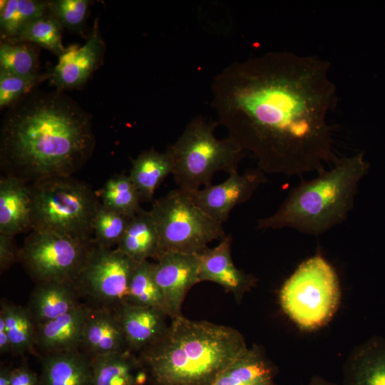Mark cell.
Returning <instances> with one entry per match:
<instances>
[{
	"instance_id": "16",
	"label": "cell",
	"mask_w": 385,
	"mask_h": 385,
	"mask_svg": "<svg viewBox=\"0 0 385 385\" xmlns=\"http://www.w3.org/2000/svg\"><path fill=\"white\" fill-rule=\"evenodd\" d=\"M81 346L91 358L128 350L114 309L100 307H88Z\"/></svg>"
},
{
	"instance_id": "7",
	"label": "cell",
	"mask_w": 385,
	"mask_h": 385,
	"mask_svg": "<svg viewBox=\"0 0 385 385\" xmlns=\"http://www.w3.org/2000/svg\"><path fill=\"white\" fill-rule=\"evenodd\" d=\"M339 298L337 274L321 255L302 262L286 280L279 293L284 312L304 329L324 324L335 312Z\"/></svg>"
},
{
	"instance_id": "12",
	"label": "cell",
	"mask_w": 385,
	"mask_h": 385,
	"mask_svg": "<svg viewBox=\"0 0 385 385\" xmlns=\"http://www.w3.org/2000/svg\"><path fill=\"white\" fill-rule=\"evenodd\" d=\"M154 263V277L170 319L182 315V304L188 292L199 282L197 254L169 252Z\"/></svg>"
},
{
	"instance_id": "26",
	"label": "cell",
	"mask_w": 385,
	"mask_h": 385,
	"mask_svg": "<svg viewBox=\"0 0 385 385\" xmlns=\"http://www.w3.org/2000/svg\"><path fill=\"white\" fill-rule=\"evenodd\" d=\"M50 14L49 1L1 0L0 31L4 41L15 40L29 23Z\"/></svg>"
},
{
	"instance_id": "15",
	"label": "cell",
	"mask_w": 385,
	"mask_h": 385,
	"mask_svg": "<svg viewBox=\"0 0 385 385\" xmlns=\"http://www.w3.org/2000/svg\"><path fill=\"white\" fill-rule=\"evenodd\" d=\"M130 351L142 352L158 342L168 324L164 312L148 307L123 302L114 309Z\"/></svg>"
},
{
	"instance_id": "21",
	"label": "cell",
	"mask_w": 385,
	"mask_h": 385,
	"mask_svg": "<svg viewBox=\"0 0 385 385\" xmlns=\"http://www.w3.org/2000/svg\"><path fill=\"white\" fill-rule=\"evenodd\" d=\"M39 378L41 385H93L91 357L78 349L45 354Z\"/></svg>"
},
{
	"instance_id": "1",
	"label": "cell",
	"mask_w": 385,
	"mask_h": 385,
	"mask_svg": "<svg viewBox=\"0 0 385 385\" xmlns=\"http://www.w3.org/2000/svg\"><path fill=\"white\" fill-rule=\"evenodd\" d=\"M330 68L317 55L290 51L234 62L212 83L218 123L265 173H318L337 158L328 122L338 101Z\"/></svg>"
},
{
	"instance_id": "3",
	"label": "cell",
	"mask_w": 385,
	"mask_h": 385,
	"mask_svg": "<svg viewBox=\"0 0 385 385\" xmlns=\"http://www.w3.org/2000/svg\"><path fill=\"white\" fill-rule=\"evenodd\" d=\"M247 348L235 329L180 315L139 358L153 385H208Z\"/></svg>"
},
{
	"instance_id": "33",
	"label": "cell",
	"mask_w": 385,
	"mask_h": 385,
	"mask_svg": "<svg viewBox=\"0 0 385 385\" xmlns=\"http://www.w3.org/2000/svg\"><path fill=\"white\" fill-rule=\"evenodd\" d=\"M50 77L51 72L24 76L0 71L1 108H9L33 92L38 83Z\"/></svg>"
},
{
	"instance_id": "36",
	"label": "cell",
	"mask_w": 385,
	"mask_h": 385,
	"mask_svg": "<svg viewBox=\"0 0 385 385\" xmlns=\"http://www.w3.org/2000/svg\"><path fill=\"white\" fill-rule=\"evenodd\" d=\"M11 385H41L38 376L26 364H23L11 371Z\"/></svg>"
},
{
	"instance_id": "4",
	"label": "cell",
	"mask_w": 385,
	"mask_h": 385,
	"mask_svg": "<svg viewBox=\"0 0 385 385\" xmlns=\"http://www.w3.org/2000/svg\"><path fill=\"white\" fill-rule=\"evenodd\" d=\"M364 153L336 158L329 170L312 180H302L288 192L277 210L257 220L258 229L291 228L319 235L342 223L354 207L360 180L369 163Z\"/></svg>"
},
{
	"instance_id": "18",
	"label": "cell",
	"mask_w": 385,
	"mask_h": 385,
	"mask_svg": "<svg viewBox=\"0 0 385 385\" xmlns=\"http://www.w3.org/2000/svg\"><path fill=\"white\" fill-rule=\"evenodd\" d=\"M88 309L80 304L53 320L36 324V345L46 354L78 349Z\"/></svg>"
},
{
	"instance_id": "20",
	"label": "cell",
	"mask_w": 385,
	"mask_h": 385,
	"mask_svg": "<svg viewBox=\"0 0 385 385\" xmlns=\"http://www.w3.org/2000/svg\"><path fill=\"white\" fill-rule=\"evenodd\" d=\"M91 359L93 385H153L140 358L128 350Z\"/></svg>"
},
{
	"instance_id": "6",
	"label": "cell",
	"mask_w": 385,
	"mask_h": 385,
	"mask_svg": "<svg viewBox=\"0 0 385 385\" xmlns=\"http://www.w3.org/2000/svg\"><path fill=\"white\" fill-rule=\"evenodd\" d=\"M32 230L90 241L99 202L85 183L60 177L30 184Z\"/></svg>"
},
{
	"instance_id": "2",
	"label": "cell",
	"mask_w": 385,
	"mask_h": 385,
	"mask_svg": "<svg viewBox=\"0 0 385 385\" xmlns=\"http://www.w3.org/2000/svg\"><path fill=\"white\" fill-rule=\"evenodd\" d=\"M94 148L91 115L58 90H34L9 106L1 121V170L29 184L71 176Z\"/></svg>"
},
{
	"instance_id": "38",
	"label": "cell",
	"mask_w": 385,
	"mask_h": 385,
	"mask_svg": "<svg viewBox=\"0 0 385 385\" xmlns=\"http://www.w3.org/2000/svg\"><path fill=\"white\" fill-rule=\"evenodd\" d=\"M11 371L9 366L1 364L0 366V385H11Z\"/></svg>"
},
{
	"instance_id": "34",
	"label": "cell",
	"mask_w": 385,
	"mask_h": 385,
	"mask_svg": "<svg viewBox=\"0 0 385 385\" xmlns=\"http://www.w3.org/2000/svg\"><path fill=\"white\" fill-rule=\"evenodd\" d=\"M90 4L88 0L49 1V11L62 26L79 31L83 26Z\"/></svg>"
},
{
	"instance_id": "17",
	"label": "cell",
	"mask_w": 385,
	"mask_h": 385,
	"mask_svg": "<svg viewBox=\"0 0 385 385\" xmlns=\"http://www.w3.org/2000/svg\"><path fill=\"white\" fill-rule=\"evenodd\" d=\"M31 185L13 176L0 179V234L14 237L32 229Z\"/></svg>"
},
{
	"instance_id": "22",
	"label": "cell",
	"mask_w": 385,
	"mask_h": 385,
	"mask_svg": "<svg viewBox=\"0 0 385 385\" xmlns=\"http://www.w3.org/2000/svg\"><path fill=\"white\" fill-rule=\"evenodd\" d=\"M79 293L75 282H39L27 308L36 324L51 321L78 307Z\"/></svg>"
},
{
	"instance_id": "32",
	"label": "cell",
	"mask_w": 385,
	"mask_h": 385,
	"mask_svg": "<svg viewBox=\"0 0 385 385\" xmlns=\"http://www.w3.org/2000/svg\"><path fill=\"white\" fill-rule=\"evenodd\" d=\"M132 217L99 204L93 220V241L105 248L118 245Z\"/></svg>"
},
{
	"instance_id": "39",
	"label": "cell",
	"mask_w": 385,
	"mask_h": 385,
	"mask_svg": "<svg viewBox=\"0 0 385 385\" xmlns=\"http://www.w3.org/2000/svg\"><path fill=\"white\" fill-rule=\"evenodd\" d=\"M307 385H336L320 376L313 377Z\"/></svg>"
},
{
	"instance_id": "14",
	"label": "cell",
	"mask_w": 385,
	"mask_h": 385,
	"mask_svg": "<svg viewBox=\"0 0 385 385\" xmlns=\"http://www.w3.org/2000/svg\"><path fill=\"white\" fill-rule=\"evenodd\" d=\"M230 235L213 248H205L198 254V279L212 282L232 293L237 300L256 283V278L238 270L231 256Z\"/></svg>"
},
{
	"instance_id": "25",
	"label": "cell",
	"mask_w": 385,
	"mask_h": 385,
	"mask_svg": "<svg viewBox=\"0 0 385 385\" xmlns=\"http://www.w3.org/2000/svg\"><path fill=\"white\" fill-rule=\"evenodd\" d=\"M173 166L168 153L151 148L132 160L129 176L137 188L141 201H151L156 189L172 174Z\"/></svg>"
},
{
	"instance_id": "24",
	"label": "cell",
	"mask_w": 385,
	"mask_h": 385,
	"mask_svg": "<svg viewBox=\"0 0 385 385\" xmlns=\"http://www.w3.org/2000/svg\"><path fill=\"white\" fill-rule=\"evenodd\" d=\"M117 249L137 263L159 256L160 237L155 220L149 211L135 214L117 245Z\"/></svg>"
},
{
	"instance_id": "9",
	"label": "cell",
	"mask_w": 385,
	"mask_h": 385,
	"mask_svg": "<svg viewBox=\"0 0 385 385\" xmlns=\"http://www.w3.org/2000/svg\"><path fill=\"white\" fill-rule=\"evenodd\" d=\"M93 244V239L32 230L19 251V260L37 283L75 282Z\"/></svg>"
},
{
	"instance_id": "35",
	"label": "cell",
	"mask_w": 385,
	"mask_h": 385,
	"mask_svg": "<svg viewBox=\"0 0 385 385\" xmlns=\"http://www.w3.org/2000/svg\"><path fill=\"white\" fill-rule=\"evenodd\" d=\"M19 251L14 241V237L0 234V270L4 272L19 260Z\"/></svg>"
},
{
	"instance_id": "29",
	"label": "cell",
	"mask_w": 385,
	"mask_h": 385,
	"mask_svg": "<svg viewBox=\"0 0 385 385\" xmlns=\"http://www.w3.org/2000/svg\"><path fill=\"white\" fill-rule=\"evenodd\" d=\"M154 263L145 260L137 265L133 274L125 302L153 307L169 316L161 291L154 277Z\"/></svg>"
},
{
	"instance_id": "37",
	"label": "cell",
	"mask_w": 385,
	"mask_h": 385,
	"mask_svg": "<svg viewBox=\"0 0 385 385\" xmlns=\"http://www.w3.org/2000/svg\"><path fill=\"white\" fill-rule=\"evenodd\" d=\"M0 352L1 354L11 353V346L9 338L4 320L0 316Z\"/></svg>"
},
{
	"instance_id": "11",
	"label": "cell",
	"mask_w": 385,
	"mask_h": 385,
	"mask_svg": "<svg viewBox=\"0 0 385 385\" xmlns=\"http://www.w3.org/2000/svg\"><path fill=\"white\" fill-rule=\"evenodd\" d=\"M265 174L259 168L247 169L242 174L232 173L220 184H211L190 193L204 212L223 224L235 206L249 200L257 188L267 181Z\"/></svg>"
},
{
	"instance_id": "23",
	"label": "cell",
	"mask_w": 385,
	"mask_h": 385,
	"mask_svg": "<svg viewBox=\"0 0 385 385\" xmlns=\"http://www.w3.org/2000/svg\"><path fill=\"white\" fill-rule=\"evenodd\" d=\"M275 370L260 347L247 348L208 385H275Z\"/></svg>"
},
{
	"instance_id": "8",
	"label": "cell",
	"mask_w": 385,
	"mask_h": 385,
	"mask_svg": "<svg viewBox=\"0 0 385 385\" xmlns=\"http://www.w3.org/2000/svg\"><path fill=\"white\" fill-rule=\"evenodd\" d=\"M150 212L159 234V256L169 252L198 254L209 242L226 235L222 224L209 217L191 193L180 188L156 200Z\"/></svg>"
},
{
	"instance_id": "27",
	"label": "cell",
	"mask_w": 385,
	"mask_h": 385,
	"mask_svg": "<svg viewBox=\"0 0 385 385\" xmlns=\"http://www.w3.org/2000/svg\"><path fill=\"white\" fill-rule=\"evenodd\" d=\"M0 316L6 324L12 354H23L36 345V324L27 307L1 301Z\"/></svg>"
},
{
	"instance_id": "31",
	"label": "cell",
	"mask_w": 385,
	"mask_h": 385,
	"mask_svg": "<svg viewBox=\"0 0 385 385\" xmlns=\"http://www.w3.org/2000/svg\"><path fill=\"white\" fill-rule=\"evenodd\" d=\"M62 27L50 14L27 24L11 41L34 43L60 56L66 49L62 43Z\"/></svg>"
},
{
	"instance_id": "5",
	"label": "cell",
	"mask_w": 385,
	"mask_h": 385,
	"mask_svg": "<svg viewBox=\"0 0 385 385\" xmlns=\"http://www.w3.org/2000/svg\"><path fill=\"white\" fill-rule=\"evenodd\" d=\"M218 124V121L197 116L177 140L167 147L178 188L192 192L211 185L217 172H237L245 151L229 137L216 138L214 131Z\"/></svg>"
},
{
	"instance_id": "19",
	"label": "cell",
	"mask_w": 385,
	"mask_h": 385,
	"mask_svg": "<svg viewBox=\"0 0 385 385\" xmlns=\"http://www.w3.org/2000/svg\"><path fill=\"white\" fill-rule=\"evenodd\" d=\"M342 385H385V339L373 337L354 349L344 365Z\"/></svg>"
},
{
	"instance_id": "28",
	"label": "cell",
	"mask_w": 385,
	"mask_h": 385,
	"mask_svg": "<svg viewBox=\"0 0 385 385\" xmlns=\"http://www.w3.org/2000/svg\"><path fill=\"white\" fill-rule=\"evenodd\" d=\"M99 197L104 207L129 217L142 210L138 191L130 176L125 174L115 175L107 180Z\"/></svg>"
},
{
	"instance_id": "13",
	"label": "cell",
	"mask_w": 385,
	"mask_h": 385,
	"mask_svg": "<svg viewBox=\"0 0 385 385\" xmlns=\"http://www.w3.org/2000/svg\"><path fill=\"white\" fill-rule=\"evenodd\" d=\"M105 46L96 19L86 43L81 47L71 46L59 56L51 72V83L60 91L83 86L100 66Z\"/></svg>"
},
{
	"instance_id": "30",
	"label": "cell",
	"mask_w": 385,
	"mask_h": 385,
	"mask_svg": "<svg viewBox=\"0 0 385 385\" xmlns=\"http://www.w3.org/2000/svg\"><path fill=\"white\" fill-rule=\"evenodd\" d=\"M38 67L37 52L29 42H1L0 71L26 76L38 73Z\"/></svg>"
},
{
	"instance_id": "10",
	"label": "cell",
	"mask_w": 385,
	"mask_h": 385,
	"mask_svg": "<svg viewBox=\"0 0 385 385\" xmlns=\"http://www.w3.org/2000/svg\"><path fill=\"white\" fill-rule=\"evenodd\" d=\"M138 265L118 249L102 247L94 242L75 284L98 307L115 309L125 302Z\"/></svg>"
}]
</instances>
